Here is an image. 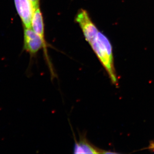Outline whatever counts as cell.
Segmentation results:
<instances>
[{
    "label": "cell",
    "instance_id": "6da1fadb",
    "mask_svg": "<svg viewBox=\"0 0 154 154\" xmlns=\"http://www.w3.org/2000/svg\"><path fill=\"white\" fill-rule=\"evenodd\" d=\"M100 62L104 67L110 79L114 84L116 83L113 67V58L112 45L106 36L99 31L96 39L91 45Z\"/></svg>",
    "mask_w": 154,
    "mask_h": 154
},
{
    "label": "cell",
    "instance_id": "277c9868",
    "mask_svg": "<svg viewBox=\"0 0 154 154\" xmlns=\"http://www.w3.org/2000/svg\"><path fill=\"white\" fill-rule=\"evenodd\" d=\"M18 15L25 28H31V22L35 9L30 0H14Z\"/></svg>",
    "mask_w": 154,
    "mask_h": 154
},
{
    "label": "cell",
    "instance_id": "52a82bcc",
    "mask_svg": "<svg viewBox=\"0 0 154 154\" xmlns=\"http://www.w3.org/2000/svg\"><path fill=\"white\" fill-rule=\"evenodd\" d=\"M33 4V8L35 10L39 7L40 0H30Z\"/></svg>",
    "mask_w": 154,
    "mask_h": 154
},
{
    "label": "cell",
    "instance_id": "7a4b0ae2",
    "mask_svg": "<svg viewBox=\"0 0 154 154\" xmlns=\"http://www.w3.org/2000/svg\"><path fill=\"white\" fill-rule=\"evenodd\" d=\"M75 20L82 29L86 41L91 45L96 39L99 31L91 20L88 11L83 9L80 10Z\"/></svg>",
    "mask_w": 154,
    "mask_h": 154
},
{
    "label": "cell",
    "instance_id": "3957f363",
    "mask_svg": "<svg viewBox=\"0 0 154 154\" xmlns=\"http://www.w3.org/2000/svg\"><path fill=\"white\" fill-rule=\"evenodd\" d=\"M45 45V40L32 28H24V49L31 56L36 55Z\"/></svg>",
    "mask_w": 154,
    "mask_h": 154
},
{
    "label": "cell",
    "instance_id": "5b68a950",
    "mask_svg": "<svg viewBox=\"0 0 154 154\" xmlns=\"http://www.w3.org/2000/svg\"><path fill=\"white\" fill-rule=\"evenodd\" d=\"M75 154H107L114 153L100 149L90 143L85 137H80L79 141H75L74 147Z\"/></svg>",
    "mask_w": 154,
    "mask_h": 154
},
{
    "label": "cell",
    "instance_id": "ba28073f",
    "mask_svg": "<svg viewBox=\"0 0 154 154\" xmlns=\"http://www.w3.org/2000/svg\"><path fill=\"white\" fill-rule=\"evenodd\" d=\"M151 147V148L153 149L154 150V144H153L152 145Z\"/></svg>",
    "mask_w": 154,
    "mask_h": 154
},
{
    "label": "cell",
    "instance_id": "8992f818",
    "mask_svg": "<svg viewBox=\"0 0 154 154\" xmlns=\"http://www.w3.org/2000/svg\"><path fill=\"white\" fill-rule=\"evenodd\" d=\"M31 28L45 40L44 21L39 7L36 9L33 13L31 22Z\"/></svg>",
    "mask_w": 154,
    "mask_h": 154
}]
</instances>
